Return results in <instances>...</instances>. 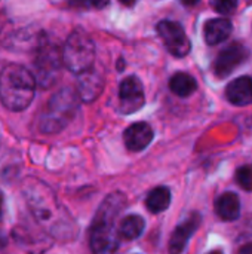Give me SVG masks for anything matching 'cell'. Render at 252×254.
Returning a JSON list of instances; mask_svg holds the SVG:
<instances>
[{
  "mask_svg": "<svg viewBox=\"0 0 252 254\" xmlns=\"http://www.w3.org/2000/svg\"><path fill=\"white\" fill-rule=\"evenodd\" d=\"M102 88H104V79H102L100 71L91 68V70L79 74L77 91H79V95L83 101L91 103L95 98H98Z\"/></svg>",
  "mask_w": 252,
  "mask_h": 254,
  "instance_id": "9",
  "label": "cell"
},
{
  "mask_svg": "<svg viewBox=\"0 0 252 254\" xmlns=\"http://www.w3.org/2000/svg\"><path fill=\"white\" fill-rule=\"evenodd\" d=\"M202 219L198 213H193L186 222H183L172 234L171 241H169V254H181L184 252L190 237L196 232V229L199 228Z\"/></svg>",
  "mask_w": 252,
  "mask_h": 254,
  "instance_id": "8",
  "label": "cell"
},
{
  "mask_svg": "<svg viewBox=\"0 0 252 254\" xmlns=\"http://www.w3.org/2000/svg\"><path fill=\"white\" fill-rule=\"evenodd\" d=\"M144 220L143 217L137 216V214H132V216H128L125 217L122 222H120V226H119V235H122L125 240H137L143 231H144Z\"/></svg>",
  "mask_w": 252,
  "mask_h": 254,
  "instance_id": "16",
  "label": "cell"
},
{
  "mask_svg": "<svg viewBox=\"0 0 252 254\" xmlns=\"http://www.w3.org/2000/svg\"><path fill=\"white\" fill-rule=\"evenodd\" d=\"M62 61V54L58 51L56 46H43L39 51L36 58V70H37V82L48 88L56 79L59 67Z\"/></svg>",
  "mask_w": 252,
  "mask_h": 254,
  "instance_id": "5",
  "label": "cell"
},
{
  "mask_svg": "<svg viewBox=\"0 0 252 254\" xmlns=\"http://www.w3.org/2000/svg\"><path fill=\"white\" fill-rule=\"evenodd\" d=\"M119 98L122 113L129 115L140 110L144 104V89L141 82L134 76L123 79L119 86Z\"/></svg>",
  "mask_w": 252,
  "mask_h": 254,
  "instance_id": "6",
  "label": "cell"
},
{
  "mask_svg": "<svg viewBox=\"0 0 252 254\" xmlns=\"http://www.w3.org/2000/svg\"><path fill=\"white\" fill-rule=\"evenodd\" d=\"M196 86H198L196 80L190 74L183 73V71L174 74L171 77V80H169L171 91L175 95H178V97H189V95H192L196 91Z\"/></svg>",
  "mask_w": 252,
  "mask_h": 254,
  "instance_id": "14",
  "label": "cell"
},
{
  "mask_svg": "<svg viewBox=\"0 0 252 254\" xmlns=\"http://www.w3.org/2000/svg\"><path fill=\"white\" fill-rule=\"evenodd\" d=\"M100 254H119V250H108V252H102Z\"/></svg>",
  "mask_w": 252,
  "mask_h": 254,
  "instance_id": "20",
  "label": "cell"
},
{
  "mask_svg": "<svg viewBox=\"0 0 252 254\" xmlns=\"http://www.w3.org/2000/svg\"><path fill=\"white\" fill-rule=\"evenodd\" d=\"M1 208H3V195L0 192V213H1Z\"/></svg>",
  "mask_w": 252,
  "mask_h": 254,
  "instance_id": "21",
  "label": "cell"
},
{
  "mask_svg": "<svg viewBox=\"0 0 252 254\" xmlns=\"http://www.w3.org/2000/svg\"><path fill=\"white\" fill-rule=\"evenodd\" d=\"M95 60V46L91 37L83 30H74L62 49V63L64 65L76 73L82 74L92 68Z\"/></svg>",
  "mask_w": 252,
  "mask_h": 254,
  "instance_id": "2",
  "label": "cell"
},
{
  "mask_svg": "<svg viewBox=\"0 0 252 254\" xmlns=\"http://www.w3.org/2000/svg\"><path fill=\"white\" fill-rule=\"evenodd\" d=\"M169 202H171V192H169L168 188H156V189H153L149 193L147 199H146L147 208L154 214L165 211L169 207Z\"/></svg>",
  "mask_w": 252,
  "mask_h": 254,
  "instance_id": "15",
  "label": "cell"
},
{
  "mask_svg": "<svg viewBox=\"0 0 252 254\" xmlns=\"http://www.w3.org/2000/svg\"><path fill=\"white\" fill-rule=\"evenodd\" d=\"M248 57V51L244 45L241 43H233L229 48L223 49L214 64L215 74L218 77H226L229 76L238 65H241Z\"/></svg>",
  "mask_w": 252,
  "mask_h": 254,
  "instance_id": "7",
  "label": "cell"
},
{
  "mask_svg": "<svg viewBox=\"0 0 252 254\" xmlns=\"http://www.w3.org/2000/svg\"><path fill=\"white\" fill-rule=\"evenodd\" d=\"M125 144L132 152L144 150L153 140V129L146 122H137L126 128L125 131Z\"/></svg>",
  "mask_w": 252,
  "mask_h": 254,
  "instance_id": "10",
  "label": "cell"
},
{
  "mask_svg": "<svg viewBox=\"0 0 252 254\" xmlns=\"http://www.w3.org/2000/svg\"><path fill=\"white\" fill-rule=\"evenodd\" d=\"M212 4H214V7H215L220 13H223V15H230V13H233L235 9L238 7V3H236V1H215V3H212Z\"/></svg>",
  "mask_w": 252,
  "mask_h": 254,
  "instance_id": "18",
  "label": "cell"
},
{
  "mask_svg": "<svg viewBox=\"0 0 252 254\" xmlns=\"http://www.w3.org/2000/svg\"><path fill=\"white\" fill-rule=\"evenodd\" d=\"M119 68H123V61H119Z\"/></svg>",
  "mask_w": 252,
  "mask_h": 254,
  "instance_id": "23",
  "label": "cell"
},
{
  "mask_svg": "<svg viewBox=\"0 0 252 254\" xmlns=\"http://www.w3.org/2000/svg\"><path fill=\"white\" fill-rule=\"evenodd\" d=\"M226 97L232 104L247 106L252 101V79L248 76H242L230 82L226 89Z\"/></svg>",
  "mask_w": 252,
  "mask_h": 254,
  "instance_id": "11",
  "label": "cell"
},
{
  "mask_svg": "<svg viewBox=\"0 0 252 254\" xmlns=\"http://www.w3.org/2000/svg\"><path fill=\"white\" fill-rule=\"evenodd\" d=\"M215 211L223 220H236L241 214V201L238 195L233 192L221 195L215 202Z\"/></svg>",
  "mask_w": 252,
  "mask_h": 254,
  "instance_id": "13",
  "label": "cell"
},
{
  "mask_svg": "<svg viewBox=\"0 0 252 254\" xmlns=\"http://www.w3.org/2000/svg\"><path fill=\"white\" fill-rule=\"evenodd\" d=\"M236 182L247 192H252V165H244L236 171Z\"/></svg>",
  "mask_w": 252,
  "mask_h": 254,
  "instance_id": "17",
  "label": "cell"
},
{
  "mask_svg": "<svg viewBox=\"0 0 252 254\" xmlns=\"http://www.w3.org/2000/svg\"><path fill=\"white\" fill-rule=\"evenodd\" d=\"M157 33L165 43L166 49L175 57H186L190 52V40L184 28L175 21H160L157 25Z\"/></svg>",
  "mask_w": 252,
  "mask_h": 254,
  "instance_id": "4",
  "label": "cell"
},
{
  "mask_svg": "<svg viewBox=\"0 0 252 254\" xmlns=\"http://www.w3.org/2000/svg\"><path fill=\"white\" fill-rule=\"evenodd\" d=\"M77 109L76 94L70 88H64L56 92L46 106V110L40 119V128L45 132H56L62 129L74 116Z\"/></svg>",
  "mask_w": 252,
  "mask_h": 254,
  "instance_id": "3",
  "label": "cell"
},
{
  "mask_svg": "<svg viewBox=\"0 0 252 254\" xmlns=\"http://www.w3.org/2000/svg\"><path fill=\"white\" fill-rule=\"evenodd\" d=\"M36 79L25 67L9 64L0 73V101L12 112L24 110L34 97Z\"/></svg>",
  "mask_w": 252,
  "mask_h": 254,
  "instance_id": "1",
  "label": "cell"
},
{
  "mask_svg": "<svg viewBox=\"0 0 252 254\" xmlns=\"http://www.w3.org/2000/svg\"><path fill=\"white\" fill-rule=\"evenodd\" d=\"M209 254H224L223 252H220V250H214V252H211Z\"/></svg>",
  "mask_w": 252,
  "mask_h": 254,
  "instance_id": "22",
  "label": "cell"
},
{
  "mask_svg": "<svg viewBox=\"0 0 252 254\" xmlns=\"http://www.w3.org/2000/svg\"><path fill=\"white\" fill-rule=\"evenodd\" d=\"M239 254H252V244H248V246L242 247V250L239 252Z\"/></svg>",
  "mask_w": 252,
  "mask_h": 254,
  "instance_id": "19",
  "label": "cell"
},
{
  "mask_svg": "<svg viewBox=\"0 0 252 254\" xmlns=\"http://www.w3.org/2000/svg\"><path fill=\"white\" fill-rule=\"evenodd\" d=\"M232 33V22L226 18H215L205 25V40L208 45H218L224 42Z\"/></svg>",
  "mask_w": 252,
  "mask_h": 254,
  "instance_id": "12",
  "label": "cell"
}]
</instances>
